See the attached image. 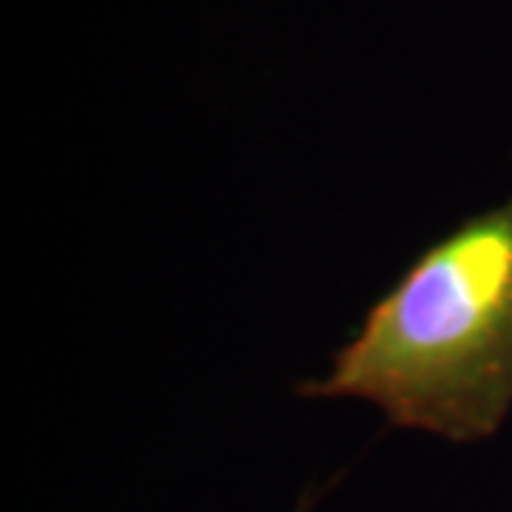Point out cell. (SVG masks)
Returning <instances> with one entry per match:
<instances>
[{
  "mask_svg": "<svg viewBox=\"0 0 512 512\" xmlns=\"http://www.w3.org/2000/svg\"><path fill=\"white\" fill-rule=\"evenodd\" d=\"M302 393L370 402L441 439H490L512 410V200L427 248Z\"/></svg>",
  "mask_w": 512,
  "mask_h": 512,
  "instance_id": "6da1fadb",
  "label": "cell"
},
{
  "mask_svg": "<svg viewBox=\"0 0 512 512\" xmlns=\"http://www.w3.org/2000/svg\"><path fill=\"white\" fill-rule=\"evenodd\" d=\"M313 507V493H308L302 501H299V507H296V512H311Z\"/></svg>",
  "mask_w": 512,
  "mask_h": 512,
  "instance_id": "7a4b0ae2",
  "label": "cell"
}]
</instances>
